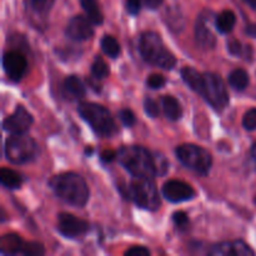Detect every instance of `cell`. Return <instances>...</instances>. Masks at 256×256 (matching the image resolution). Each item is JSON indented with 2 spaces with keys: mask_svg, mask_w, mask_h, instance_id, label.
I'll list each match as a JSON object with an SVG mask.
<instances>
[{
  "mask_svg": "<svg viewBox=\"0 0 256 256\" xmlns=\"http://www.w3.org/2000/svg\"><path fill=\"white\" fill-rule=\"evenodd\" d=\"M49 186L59 199L74 208H82L89 200V188L76 172H62L50 179Z\"/></svg>",
  "mask_w": 256,
  "mask_h": 256,
  "instance_id": "obj_1",
  "label": "cell"
},
{
  "mask_svg": "<svg viewBox=\"0 0 256 256\" xmlns=\"http://www.w3.org/2000/svg\"><path fill=\"white\" fill-rule=\"evenodd\" d=\"M118 160L132 176H156L154 154L145 148L139 145L122 146L118 152Z\"/></svg>",
  "mask_w": 256,
  "mask_h": 256,
  "instance_id": "obj_2",
  "label": "cell"
},
{
  "mask_svg": "<svg viewBox=\"0 0 256 256\" xmlns=\"http://www.w3.org/2000/svg\"><path fill=\"white\" fill-rule=\"evenodd\" d=\"M139 52L142 59L154 66L170 70L176 64V58L166 48L162 36L155 32H144L139 39Z\"/></svg>",
  "mask_w": 256,
  "mask_h": 256,
  "instance_id": "obj_3",
  "label": "cell"
},
{
  "mask_svg": "<svg viewBox=\"0 0 256 256\" xmlns=\"http://www.w3.org/2000/svg\"><path fill=\"white\" fill-rule=\"evenodd\" d=\"M78 112L99 136L112 138L118 132L116 122L105 106L95 102H80Z\"/></svg>",
  "mask_w": 256,
  "mask_h": 256,
  "instance_id": "obj_4",
  "label": "cell"
},
{
  "mask_svg": "<svg viewBox=\"0 0 256 256\" xmlns=\"http://www.w3.org/2000/svg\"><path fill=\"white\" fill-rule=\"evenodd\" d=\"M4 154L8 162L12 164H28L36 159L39 146L36 142L26 134H12L5 142Z\"/></svg>",
  "mask_w": 256,
  "mask_h": 256,
  "instance_id": "obj_5",
  "label": "cell"
},
{
  "mask_svg": "<svg viewBox=\"0 0 256 256\" xmlns=\"http://www.w3.org/2000/svg\"><path fill=\"white\" fill-rule=\"evenodd\" d=\"M129 195L130 199L142 209L155 212L162 205L154 178L132 176L129 185Z\"/></svg>",
  "mask_w": 256,
  "mask_h": 256,
  "instance_id": "obj_6",
  "label": "cell"
},
{
  "mask_svg": "<svg viewBox=\"0 0 256 256\" xmlns=\"http://www.w3.org/2000/svg\"><path fill=\"white\" fill-rule=\"evenodd\" d=\"M176 158L184 166L198 175L206 176L212 165V156L206 149L195 144L179 145L175 150Z\"/></svg>",
  "mask_w": 256,
  "mask_h": 256,
  "instance_id": "obj_7",
  "label": "cell"
},
{
  "mask_svg": "<svg viewBox=\"0 0 256 256\" xmlns=\"http://www.w3.org/2000/svg\"><path fill=\"white\" fill-rule=\"evenodd\" d=\"M199 95L216 112H222L229 104V94L222 78L215 72H204Z\"/></svg>",
  "mask_w": 256,
  "mask_h": 256,
  "instance_id": "obj_8",
  "label": "cell"
},
{
  "mask_svg": "<svg viewBox=\"0 0 256 256\" xmlns=\"http://www.w3.org/2000/svg\"><path fill=\"white\" fill-rule=\"evenodd\" d=\"M45 252L39 242H25L15 234H8L2 239V255H26L39 256Z\"/></svg>",
  "mask_w": 256,
  "mask_h": 256,
  "instance_id": "obj_9",
  "label": "cell"
},
{
  "mask_svg": "<svg viewBox=\"0 0 256 256\" xmlns=\"http://www.w3.org/2000/svg\"><path fill=\"white\" fill-rule=\"evenodd\" d=\"M90 230L89 222L79 219L69 212H62L58 216V232L68 239L84 238Z\"/></svg>",
  "mask_w": 256,
  "mask_h": 256,
  "instance_id": "obj_10",
  "label": "cell"
},
{
  "mask_svg": "<svg viewBox=\"0 0 256 256\" xmlns=\"http://www.w3.org/2000/svg\"><path fill=\"white\" fill-rule=\"evenodd\" d=\"M212 20H214V12L210 10H204L200 12L195 22V40L202 49H214L216 45V38L210 28V22Z\"/></svg>",
  "mask_w": 256,
  "mask_h": 256,
  "instance_id": "obj_11",
  "label": "cell"
},
{
  "mask_svg": "<svg viewBox=\"0 0 256 256\" xmlns=\"http://www.w3.org/2000/svg\"><path fill=\"white\" fill-rule=\"evenodd\" d=\"M2 68L12 82H20L28 72V60L22 52L10 50L2 55Z\"/></svg>",
  "mask_w": 256,
  "mask_h": 256,
  "instance_id": "obj_12",
  "label": "cell"
},
{
  "mask_svg": "<svg viewBox=\"0 0 256 256\" xmlns=\"http://www.w3.org/2000/svg\"><path fill=\"white\" fill-rule=\"evenodd\" d=\"M32 122V115L22 105H18L15 112L2 122V128L10 134H26Z\"/></svg>",
  "mask_w": 256,
  "mask_h": 256,
  "instance_id": "obj_13",
  "label": "cell"
},
{
  "mask_svg": "<svg viewBox=\"0 0 256 256\" xmlns=\"http://www.w3.org/2000/svg\"><path fill=\"white\" fill-rule=\"evenodd\" d=\"M162 196L170 202H182L195 198V190L192 185L180 180H170L162 188Z\"/></svg>",
  "mask_w": 256,
  "mask_h": 256,
  "instance_id": "obj_14",
  "label": "cell"
},
{
  "mask_svg": "<svg viewBox=\"0 0 256 256\" xmlns=\"http://www.w3.org/2000/svg\"><path fill=\"white\" fill-rule=\"evenodd\" d=\"M92 25L94 24L88 16L75 15L74 18L70 19L65 32H66V36L72 40L85 42L94 35V26Z\"/></svg>",
  "mask_w": 256,
  "mask_h": 256,
  "instance_id": "obj_15",
  "label": "cell"
},
{
  "mask_svg": "<svg viewBox=\"0 0 256 256\" xmlns=\"http://www.w3.org/2000/svg\"><path fill=\"white\" fill-rule=\"evenodd\" d=\"M209 255L214 256H252L255 252L242 240L224 242L210 248Z\"/></svg>",
  "mask_w": 256,
  "mask_h": 256,
  "instance_id": "obj_16",
  "label": "cell"
},
{
  "mask_svg": "<svg viewBox=\"0 0 256 256\" xmlns=\"http://www.w3.org/2000/svg\"><path fill=\"white\" fill-rule=\"evenodd\" d=\"M162 108L164 112L165 116L172 122H176L182 118V108L180 102H178L176 98L172 96V95H165L162 98Z\"/></svg>",
  "mask_w": 256,
  "mask_h": 256,
  "instance_id": "obj_17",
  "label": "cell"
},
{
  "mask_svg": "<svg viewBox=\"0 0 256 256\" xmlns=\"http://www.w3.org/2000/svg\"><path fill=\"white\" fill-rule=\"evenodd\" d=\"M180 74H182V80H184L185 84H186L192 90V92H195L196 94H199L204 74H202V72H198L196 69H194V68H190V66L182 68V72H180Z\"/></svg>",
  "mask_w": 256,
  "mask_h": 256,
  "instance_id": "obj_18",
  "label": "cell"
},
{
  "mask_svg": "<svg viewBox=\"0 0 256 256\" xmlns=\"http://www.w3.org/2000/svg\"><path fill=\"white\" fill-rule=\"evenodd\" d=\"M236 22V16L232 10H224L215 18V28L222 34H228L232 32Z\"/></svg>",
  "mask_w": 256,
  "mask_h": 256,
  "instance_id": "obj_19",
  "label": "cell"
},
{
  "mask_svg": "<svg viewBox=\"0 0 256 256\" xmlns=\"http://www.w3.org/2000/svg\"><path fill=\"white\" fill-rule=\"evenodd\" d=\"M64 90L68 95L72 96L74 99H82L86 94L85 85L82 84V80L75 75H70L64 80Z\"/></svg>",
  "mask_w": 256,
  "mask_h": 256,
  "instance_id": "obj_20",
  "label": "cell"
},
{
  "mask_svg": "<svg viewBox=\"0 0 256 256\" xmlns=\"http://www.w3.org/2000/svg\"><path fill=\"white\" fill-rule=\"evenodd\" d=\"M0 182H2V186L6 189H19L22 184V178L14 170L2 168L0 170Z\"/></svg>",
  "mask_w": 256,
  "mask_h": 256,
  "instance_id": "obj_21",
  "label": "cell"
},
{
  "mask_svg": "<svg viewBox=\"0 0 256 256\" xmlns=\"http://www.w3.org/2000/svg\"><path fill=\"white\" fill-rule=\"evenodd\" d=\"M228 82L232 89L236 92H242L249 85V74L244 69H235L229 74Z\"/></svg>",
  "mask_w": 256,
  "mask_h": 256,
  "instance_id": "obj_22",
  "label": "cell"
},
{
  "mask_svg": "<svg viewBox=\"0 0 256 256\" xmlns=\"http://www.w3.org/2000/svg\"><path fill=\"white\" fill-rule=\"evenodd\" d=\"M82 9L86 12V16L89 18L94 25H102L104 22L102 12L99 9V4L96 0H80Z\"/></svg>",
  "mask_w": 256,
  "mask_h": 256,
  "instance_id": "obj_23",
  "label": "cell"
},
{
  "mask_svg": "<svg viewBox=\"0 0 256 256\" xmlns=\"http://www.w3.org/2000/svg\"><path fill=\"white\" fill-rule=\"evenodd\" d=\"M100 46H102V52L106 54L108 56L112 58V59L119 56L120 52H122L119 42L114 36H112V35H105L102 39V42H100Z\"/></svg>",
  "mask_w": 256,
  "mask_h": 256,
  "instance_id": "obj_24",
  "label": "cell"
},
{
  "mask_svg": "<svg viewBox=\"0 0 256 256\" xmlns=\"http://www.w3.org/2000/svg\"><path fill=\"white\" fill-rule=\"evenodd\" d=\"M92 75L94 79L102 80L109 75V66L102 56H96L92 64Z\"/></svg>",
  "mask_w": 256,
  "mask_h": 256,
  "instance_id": "obj_25",
  "label": "cell"
},
{
  "mask_svg": "<svg viewBox=\"0 0 256 256\" xmlns=\"http://www.w3.org/2000/svg\"><path fill=\"white\" fill-rule=\"evenodd\" d=\"M30 6L35 12L42 15H46L52 10L55 0H29Z\"/></svg>",
  "mask_w": 256,
  "mask_h": 256,
  "instance_id": "obj_26",
  "label": "cell"
},
{
  "mask_svg": "<svg viewBox=\"0 0 256 256\" xmlns=\"http://www.w3.org/2000/svg\"><path fill=\"white\" fill-rule=\"evenodd\" d=\"M155 170H156V176H164L169 170V162L165 155L160 154V152H155Z\"/></svg>",
  "mask_w": 256,
  "mask_h": 256,
  "instance_id": "obj_27",
  "label": "cell"
},
{
  "mask_svg": "<svg viewBox=\"0 0 256 256\" xmlns=\"http://www.w3.org/2000/svg\"><path fill=\"white\" fill-rule=\"evenodd\" d=\"M172 222L180 232H186L190 226V222L188 215L184 212H176L172 214Z\"/></svg>",
  "mask_w": 256,
  "mask_h": 256,
  "instance_id": "obj_28",
  "label": "cell"
},
{
  "mask_svg": "<svg viewBox=\"0 0 256 256\" xmlns=\"http://www.w3.org/2000/svg\"><path fill=\"white\" fill-rule=\"evenodd\" d=\"M242 126L248 132L256 130V108H252L245 112L244 118H242Z\"/></svg>",
  "mask_w": 256,
  "mask_h": 256,
  "instance_id": "obj_29",
  "label": "cell"
},
{
  "mask_svg": "<svg viewBox=\"0 0 256 256\" xmlns=\"http://www.w3.org/2000/svg\"><path fill=\"white\" fill-rule=\"evenodd\" d=\"M144 110L148 116L150 118H156L160 112L159 104L154 99H152V98H146L144 100Z\"/></svg>",
  "mask_w": 256,
  "mask_h": 256,
  "instance_id": "obj_30",
  "label": "cell"
},
{
  "mask_svg": "<svg viewBox=\"0 0 256 256\" xmlns=\"http://www.w3.org/2000/svg\"><path fill=\"white\" fill-rule=\"evenodd\" d=\"M165 84H166V79L162 74H152L146 80V85L150 89H162Z\"/></svg>",
  "mask_w": 256,
  "mask_h": 256,
  "instance_id": "obj_31",
  "label": "cell"
},
{
  "mask_svg": "<svg viewBox=\"0 0 256 256\" xmlns=\"http://www.w3.org/2000/svg\"><path fill=\"white\" fill-rule=\"evenodd\" d=\"M119 119L122 120V124H124L125 126H128V128L132 126V125L135 124V122H136L134 112H132L130 109H122V110H120V112H119Z\"/></svg>",
  "mask_w": 256,
  "mask_h": 256,
  "instance_id": "obj_32",
  "label": "cell"
},
{
  "mask_svg": "<svg viewBox=\"0 0 256 256\" xmlns=\"http://www.w3.org/2000/svg\"><path fill=\"white\" fill-rule=\"evenodd\" d=\"M228 50L232 55L234 56H240L242 54V45L239 40L236 39H230L228 42Z\"/></svg>",
  "mask_w": 256,
  "mask_h": 256,
  "instance_id": "obj_33",
  "label": "cell"
},
{
  "mask_svg": "<svg viewBox=\"0 0 256 256\" xmlns=\"http://www.w3.org/2000/svg\"><path fill=\"white\" fill-rule=\"evenodd\" d=\"M142 4L140 0H128L126 2V10L130 15H138L140 12Z\"/></svg>",
  "mask_w": 256,
  "mask_h": 256,
  "instance_id": "obj_34",
  "label": "cell"
},
{
  "mask_svg": "<svg viewBox=\"0 0 256 256\" xmlns=\"http://www.w3.org/2000/svg\"><path fill=\"white\" fill-rule=\"evenodd\" d=\"M126 256H148L150 255V250L145 246H132V249L125 252Z\"/></svg>",
  "mask_w": 256,
  "mask_h": 256,
  "instance_id": "obj_35",
  "label": "cell"
},
{
  "mask_svg": "<svg viewBox=\"0 0 256 256\" xmlns=\"http://www.w3.org/2000/svg\"><path fill=\"white\" fill-rule=\"evenodd\" d=\"M140 2H142V4L144 5L145 8H148V9L156 10L158 8L162 6L164 0H140Z\"/></svg>",
  "mask_w": 256,
  "mask_h": 256,
  "instance_id": "obj_36",
  "label": "cell"
},
{
  "mask_svg": "<svg viewBox=\"0 0 256 256\" xmlns=\"http://www.w3.org/2000/svg\"><path fill=\"white\" fill-rule=\"evenodd\" d=\"M116 156L118 154L115 152H112V150H105V152H102V160L104 162H112Z\"/></svg>",
  "mask_w": 256,
  "mask_h": 256,
  "instance_id": "obj_37",
  "label": "cell"
},
{
  "mask_svg": "<svg viewBox=\"0 0 256 256\" xmlns=\"http://www.w3.org/2000/svg\"><path fill=\"white\" fill-rule=\"evenodd\" d=\"M245 32L246 35L252 38H256V24H249L246 28H245Z\"/></svg>",
  "mask_w": 256,
  "mask_h": 256,
  "instance_id": "obj_38",
  "label": "cell"
},
{
  "mask_svg": "<svg viewBox=\"0 0 256 256\" xmlns=\"http://www.w3.org/2000/svg\"><path fill=\"white\" fill-rule=\"evenodd\" d=\"M244 2H246V4L249 5V6L252 8V9L256 10V0H244Z\"/></svg>",
  "mask_w": 256,
  "mask_h": 256,
  "instance_id": "obj_39",
  "label": "cell"
},
{
  "mask_svg": "<svg viewBox=\"0 0 256 256\" xmlns=\"http://www.w3.org/2000/svg\"><path fill=\"white\" fill-rule=\"evenodd\" d=\"M252 160H254V162L256 165V142L254 145H252Z\"/></svg>",
  "mask_w": 256,
  "mask_h": 256,
  "instance_id": "obj_40",
  "label": "cell"
},
{
  "mask_svg": "<svg viewBox=\"0 0 256 256\" xmlns=\"http://www.w3.org/2000/svg\"><path fill=\"white\" fill-rule=\"evenodd\" d=\"M85 154L86 155L92 154V148H86V150H85Z\"/></svg>",
  "mask_w": 256,
  "mask_h": 256,
  "instance_id": "obj_41",
  "label": "cell"
},
{
  "mask_svg": "<svg viewBox=\"0 0 256 256\" xmlns=\"http://www.w3.org/2000/svg\"><path fill=\"white\" fill-rule=\"evenodd\" d=\"M255 204H256V196H255Z\"/></svg>",
  "mask_w": 256,
  "mask_h": 256,
  "instance_id": "obj_42",
  "label": "cell"
}]
</instances>
